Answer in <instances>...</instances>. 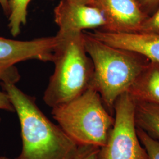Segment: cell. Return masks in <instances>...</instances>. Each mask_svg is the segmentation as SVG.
I'll use <instances>...</instances> for the list:
<instances>
[{
	"label": "cell",
	"instance_id": "obj_13",
	"mask_svg": "<svg viewBox=\"0 0 159 159\" xmlns=\"http://www.w3.org/2000/svg\"><path fill=\"white\" fill-rule=\"evenodd\" d=\"M20 79V75L15 66L11 68L0 69V82L16 84ZM0 110L8 112H15L14 108L6 91H0Z\"/></svg>",
	"mask_w": 159,
	"mask_h": 159
},
{
	"label": "cell",
	"instance_id": "obj_4",
	"mask_svg": "<svg viewBox=\"0 0 159 159\" xmlns=\"http://www.w3.org/2000/svg\"><path fill=\"white\" fill-rule=\"evenodd\" d=\"M51 114L57 125L79 145L102 148L114 123L100 94L91 87L69 102L52 108Z\"/></svg>",
	"mask_w": 159,
	"mask_h": 159
},
{
	"label": "cell",
	"instance_id": "obj_17",
	"mask_svg": "<svg viewBox=\"0 0 159 159\" xmlns=\"http://www.w3.org/2000/svg\"><path fill=\"white\" fill-rule=\"evenodd\" d=\"M138 1L146 13L156 10L159 5V0H138Z\"/></svg>",
	"mask_w": 159,
	"mask_h": 159
},
{
	"label": "cell",
	"instance_id": "obj_20",
	"mask_svg": "<svg viewBox=\"0 0 159 159\" xmlns=\"http://www.w3.org/2000/svg\"><path fill=\"white\" fill-rule=\"evenodd\" d=\"M0 159H9V158L7 157L6 156H0Z\"/></svg>",
	"mask_w": 159,
	"mask_h": 159
},
{
	"label": "cell",
	"instance_id": "obj_18",
	"mask_svg": "<svg viewBox=\"0 0 159 159\" xmlns=\"http://www.w3.org/2000/svg\"><path fill=\"white\" fill-rule=\"evenodd\" d=\"M0 5L3 10L4 14L7 17L9 16L10 14V8L8 0H0Z\"/></svg>",
	"mask_w": 159,
	"mask_h": 159
},
{
	"label": "cell",
	"instance_id": "obj_14",
	"mask_svg": "<svg viewBox=\"0 0 159 159\" xmlns=\"http://www.w3.org/2000/svg\"><path fill=\"white\" fill-rule=\"evenodd\" d=\"M137 133L146 150L148 159H159V142L137 127Z\"/></svg>",
	"mask_w": 159,
	"mask_h": 159
},
{
	"label": "cell",
	"instance_id": "obj_5",
	"mask_svg": "<svg viewBox=\"0 0 159 159\" xmlns=\"http://www.w3.org/2000/svg\"><path fill=\"white\" fill-rule=\"evenodd\" d=\"M113 111V125L98 159H148L137 133L135 100L129 92L117 98Z\"/></svg>",
	"mask_w": 159,
	"mask_h": 159
},
{
	"label": "cell",
	"instance_id": "obj_6",
	"mask_svg": "<svg viewBox=\"0 0 159 159\" xmlns=\"http://www.w3.org/2000/svg\"><path fill=\"white\" fill-rule=\"evenodd\" d=\"M57 43L56 35L25 41L0 37V69H8L19 62L31 60L52 62Z\"/></svg>",
	"mask_w": 159,
	"mask_h": 159
},
{
	"label": "cell",
	"instance_id": "obj_9",
	"mask_svg": "<svg viewBox=\"0 0 159 159\" xmlns=\"http://www.w3.org/2000/svg\"><path fill=\"white\" fill-rule=\"evenodd\" d=\"M58 32H83L88 29H102L106 25L102 11L96 7L78 4L61 0L54 10Z\"/></svg>",
	"mask_w": 159,
	"mask_h": 159
},
{
	"label": "cell",
	"instance_id": "obj_19",
	"mask_svg": "<svg viewBox=\"0 0 159 159\" xmlns=\"http://www.w3.org/2000/svg\"><path fill=\"white\" fill-rule=\"evenodd\" d=\"M65 1L75 3V4H78L93 6L96 0H65Z\"/></svg>",
	"mask_w": 159,
	"mask_h": 159
},
{
	"label": "cell",
	"instance_id": "obj_15",
	"mask_svg": "<svg viewBox=\"0 0 159 159\" xmlns=\"http://www.w3.org/2000/svg\"><path fill=\"white\" fill-rule=\"evenodd\" d=\"M137 31L159 34V5L152 16L146 17Z\"/></svg>",
	"mask_w": 159,
	"mask_h": 159
},
{
	"label": "cell",
	"instance_id": "obj_7",
	"mask_svg": "<svg viewBox=\"0 0 159 159\" xmlns=\"http://www.w3.org/2000/svg\"><path fill=\"white\" fill-rule=\"evenodd\" d=\"M87 33L107 45L141 55L150 61L159 64V34L141 31L111 32L101 29Z\"/></svg>",
	"mask_w": 159,
	"mask_h": 159
},
{
	"label": "cell",
	"instance_id": "obj_16",
	"mask_svg": "<svg viewBox=\"0 0 159 159\" xmlns=\"http://www.w3.org/2000/svg\"><path fill=\"white\" fill-rule=\"evenodd\" d=\"M100 148L90 145H79V150L74 159H98Z\"/></svg>",
	"mask_w": 159,
	"mask_h": 159
},
{
	"label": "cell",
	"instance_id": "obj_8",
	"mask_svg": "<svg viewBox=\"0 0 159 159\" xmlns=\"http://www.w3.org/2000/svg\"><path fill=\"white\" fill-rule=\"evenodd\" d=\"M93 6L103 13L106 25L101 30L107 31H137L148 17L138 0H96Z\"/></svg>",
	"mask_w": 159,
	"mask_h": 159
},
{
	"label": "cell",
	"instance_id": "obj_1",
	"mask_svg": "<svg viewBox=\"0 0 159 159\" xmlns=\"http://www.w3.org/2000/svg\"><path fill=\"white\" fill-rule=\"evenodd\" d=\"M19 119L22 140L15 159H74L79 145L41 111L36 98L16 84L0 82Z\"/></svg>",
	"mask_w": 159,
	"mask_h": 159
},
{
	"label": "cell",
	"instance_id": "obj_12",
	"mask_svg": "<svg viewBox=\"0 0 159 159\" xmlns=\"http://www.w3.org/2000/svg\"><path fill=\"white\" fill-rule=\"evenodd\" d=\"M31 0H8L10 14L8 27L14 37L20 34L27 21V8Z\"/></svg>",
	"mask_w": 159,
	"mask_h": 159
},
{
	"label": "cell",
	"instance_id": "obj_21",
	"mask_svg": "<svg viewBox=\"0 0 159 159\" xmlns=\"http://www.w3.org/2000/svg\"><path fill=\"white\" fill-rule=\"evenodd\" d=\"M1 119H0V122H1Z\"/></svg>",
	"mask_w": 159,
	"mask_h": 159
},
{
	"label": "cell",
	"instance_id": "obj_11",
	"mask_svg": "<svg viewBox=\"0 0 159 159\" xmlns=\"http://www.w3.org/2000/svg\"><path fill=\"white\" fill-rule=\"evenodd\" d=\"M137 127L155 139H159V104L135 100Z\"/></svg>",
	"mask_w": 159,
	"mask_h": 159
},
{
	"label": "cell",
	"instance_id": "obj_3",
	"mask_svg": "<svg viewBox=\"0 0 159 159\" xmlns=\"http://www.w3.org/2000/svg\"><path fill=\"white\" fill-rule=\"evenodd\" d=\"M85 50L93 64L90 87L100 95L108 111L117 98L128 92L146 64L134 54L107 45L83 31Z\"/></svg>",
	"mask_w": 159,
	"mask_h": 159
},
{
	"label": "cell",
	"instance_id": "obj_10",
	"mask_svg": "<svg viewBox=\"0 0 159 159\" xmlns=\"http://www.w3.org/2000/svg\"><path fill=\"white\" fill-rule=\"evenodd\" d=\"M136 101L159 104V64H146L128 91Z\"/></svg>",
	"mask_w": 159,
	"mask_h": 159
},
{
	"label": "cell",
	"instance_id": "obj_2",
	"mask_svg": "<svg viewBox=\"0 0 159 159\" xmlns=\"http://www.w3.org/2000/svg\"><path fill=\"white\" fill-rule=\"evenodd\" d=\"M52 61L54 71L43 95L54 108L77 98L90 88L93 64L84 43L83 31L58 32Z\"/></svg>",
	"mask_w": 159,
	"mask_h": 159
}]
</instances>
